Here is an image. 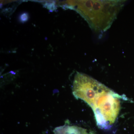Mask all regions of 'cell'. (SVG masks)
<instances>
[{
  "mask_svg": "<svg viewBox=\"0 0 134 134\" xmlns=\"http://www.w3.org/2000/svg\"><path fill=\"white\" fill-rule=\"evenodd\" d=\"M124 1H79L77 10L92 29L104 31L110 26L123 7Z\"/></svg>",
  "mask_w": 134,
  "mask_h": 134,
  "instance_id": "obj_1",
  "label": "cell"
},
{
  "mask_svg": "<svg viewBox=\"0 0 134 134\" xmlns=\"http://www.w3.org/2000/svg\"><path fill=\"white\" fill-rule=\"evenodd\" d=\"M54 132L55 134H88L85 129L75 126L59 127L55 128Z\"/></svg>",
  "mask_w": 134,
  "mask_h": 134,
  "instance_id": "obj_4",
  "label": "cell"
},
{
  "mask_svg": "<svg viewBox=\"0 0 134 134\" xmlns=\"http://www.w3.org/2000/svg\"><path fill=\"white\" fill-rule=\"evenodd\" d=\"M120 97L110 89L98 98L92 108L98 126L104 128L115 122L120 108Z\"/></svg>",
  "mask_w": 134,
  "mask_h": 134,
  "instance_id": "obj_2",
  "label": "cell"
},
{
  "mask_svg": "<svg viewBox=\"0 0 134 134\" xmlns=\"http://www.w3.org/2000/svg\"><path fill=\"white\" fill-rule=\"evenodd\" d=\"M73 89L75 97L85 101L91 108L97 99L110 90L91 77L80 73L75 76Z\"/></svg>",
  "mask_w": 134,
  "mask_h": 134,
  "instance_id": "obj_3",
  "label": "cell"
},
{
  "mask_svg": "<svg viewBox=\"0 0 134 134\" xmlns=\"http://www.w3.org/2000/svg\"><path fill=\"white\" fill-rule=\"evenodd\" d=\"M28 19V15L26 13L22 14L20 17V21L22 22L26 21Z\"/></svg>",
  "mask_w": 134,
  "mask_h": 134,
  "instance_id": "obj_5",
  "label": "cell"
}]
</instances>
